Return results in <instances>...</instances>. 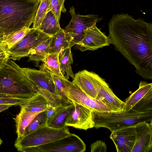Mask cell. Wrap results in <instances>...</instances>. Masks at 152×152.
<instances>
[{
    "instance_id": "obj_1",
    "label": "cell",
    "mask_w": 152,
    "mask_h": 152,
    "mask_svg": "<svg viewBox=\"0 0 152 152\" xmlns=\"http://www.w3.org/2000/svg\"><path fill=\"white\" fill-rule=\"evenodd\" d=\"M111 44L146 79H152V24L127 14L113 15L108 24Z\"/></svg>"
},
{
    "instance_id": "obj_2",
    "label": "cell",
    "mask_w": 152,
    "mask_h": 152,
    "mask_svg": "<svg viewBox=\"0 0 152 152\" xmlns=\"http://www.w3.org/2000/svg\"><path fill=\"white\" fill-rule=\"evenodd\" d=\"M94 127H104L111 132L134 126L143 122L152 121V105L146 99L143 98L129 111L100 112L93 110Z\"/></svg>"
},
{
    "instance_id": "obj_3",
    "label": "cell",
    "mask_w": 152,
    "mask_h": 152,
    "mask_svg": "<svg viewBox=\"0 0 152 152\" xmlns=\"http://www.w3.org/2000/svg\"><path fill=\"white\" fill-rule=\"evenodd\" d=\"M40 0H0V36L33 23Z\"/></svg>"
},
{
    "instance_id": "obj_4",
    "label": "cell",
    "mask_w": 152,
    "mask_h": 152,
    "mask_svg": "<svg viewBox=\"0 0 152 152\" xmlns=\"http://www.w3.org/2000/svg\"><path fill=\"white\" fill-rule=\"evenodd\" d=\"M37 87L28 79L22 68L9 57L0 64V93L29 99L38 93Z\"/></svg>"
},
{
    "instance_id": "obj_5",
    "label": "cell",
    "mask_w": 152,
    "mask_h": 152,
    "mask_svg": "<svg viewBox=\"0 0 152 152\" xmlns=\"http://www.w3.org/2000/svg\"><path fill=\"white\" fill-rule=\"evenodd\" d=\"M70 134L67 126L56 129L46 124L20 140H15L14 146L20 152L22 149L49 143Z\"/></svg>"
},
{
    "instance_id": "obj_6",
    "label": "cell",
    "mask_w": 152,
    "mask_h": 152,
    "mask_svg": "<svg viewBox=\"0 0 152 152\" xmlns=\"http://www.w3.org/2000/svg\"><path fill=\"white\" fill-rule=\"evenodd\" d=\"M86 145L82 140L74 134L53 141L37 146L21 150L22 152H83Z\"/></svg>"
},
{
    "instance_id": "obj_7",
    "label": "cell",
    "mask_w": 152,
    "mask_h": 152,
    "mask_svg": "<svg viewBox=\"0 0 152 152\" xmlns=\"http://www.w3.org/2000/svg\"><path fill=\"white\" fill-rule=\"evenodd\" d=\"M51 36L38 28H31L20 40L9 48H7L9 58L13 60H19L28 56L30 52Z\"/></svg>"
},
{
    "instance_id": "obj_8",
    "label": "cell",
    "mask_w": 152,
    "mask_h": 152,
    "mask_svg": "<svg viewBox=\"0 0 152 152\" xmlns=\"http://www.w3.org/2000/svg\"><path fill=\"white\" fill-rule=\"evenodd\" d=\"M69 12L72 19L65 31L69 36L72 47L83 39L85 30L96 24L103 18H99L98 15L94 14L85 15H77L73 6L70 8Z\"/></svg>"
},
{
    "instance_id": "obj_9",
    "label": "cell",
    "mask_w": 152,
    "mask_h": 152,
    "mask_svg": "<svg viewBox=\"0 0 152 152\" xmlns=\"http://www.w3.org/2000/svg\"><path fill=\"white\" fill-rule=\"evenodd\" d=\"M65 82L66 95L72 102L98 112L119 111L108 104L89 96L73 82L66 79Z\"/></svg>"
},
{
    "instance_id": "obj_10",
    "label": "cell",
    "mask_w": 152,
    "mask_h": 152,
    "mask_svg": "<svg viewBox=\"0 0 152 152\" xmlns=\"http://www.w3.org/2000/svg\"><path fill=\"white\" fill-rule=\"evenodd\" d=\"M110 44L108 37L97 27L96 24H94L84 30L83 38L76 45L78 49L84 51H93Z\"/></svg>"
},
{
    "instance_id": "obj_11",
    "label": "cell",
    "mask_w": 152,
    "mask_h": 152,
    "mask_svg": "<svg viewBox=\"0 0 152 152\" xmlns=\"http://www.w3.org/2000/svg\"><path fill=\"white\" fill-rule=\"evenodd\" d=\"M72 103L74 107L67 117L66 125L86 130L94 127L93 110L75 102Z\"/></svg>"
},
{
    "instance_id": "obj_12",
    "label": "cell",
    "mask_w": 152,
    "mask_h": 152,
    "mask_svg": "<svg viewBox=\"0 0 152 152\" xmlns=\"http://www.w3.org/2000/svg\"><path fill=\"white\" fill-rule=\"evenodd\" d=\"M90 73L98 94L97 99L111 105L119 111H123L124 102L115 94L104 79L95 73L92 72Z\"/></svg>"
},
{
    "instance_id": "obj_13",
    "label": "cell",
    "mask_w": 152,
    "mask_h": 152,
    "mask_svg": "<svg viewBox=\"0 0 152 152\" xmlns=\"http://www.w3.org/2000/svg\"><path fill=\"white\" fill-rule=\"evenodd\" d=\"M22 68L28 79L37 87L59 97L52 76L46 70L42 64L40 66L39 70L28 68Z\"/></svg>"
},
{
    "instance_id": "obj_14",
    "label": "cell",
    "mask_w": 152,
    "mask_h": 152,
    "mask_svg": "<svg viewBox=\"0 0 152 152\" xmlns=\"http://www.w3.org/2000/svg\"><path fill=\"white\" fill-rule=\"evenodd\" d=\"M134 126L136 137L132 152H152V121L140 123Z\"/></svg>"
},
{
    "instance_id": "obj_15",
    "label": "cell",
    "mask_w": 152,
    "mask_h": 152,
    "mask_svg": "<svg viewBox=\"0 0 152 152\" xmlns=\"http://www.w3.org/2000/svg\"><path fill=\"white\" fill-rule=\"evenodd\" d=\"M134 126L111 132L110 137L113 141L117 152H132L136 137Z\"/></svg>"
},
{
    "instance_id": "obj_16",
    "label": "cell",
    "mask_w": 152,
    "mask_h": 152,
    "mask_svg": "<svg viewBox=\"0 0 152 152\" xmlns=\"http://www.w3.org/2000/svg\"><path fill=\"white\" fill-rule=\"evenodd\" d=\"M72 82L89 96L97 99L98 94L94 86L90 72L86 70L75 74Z\"/></svg>"
},
{
    "instance_id": "obj_17",
    "label": "cell",
    "mask_w": 152,
    "mask_h": 152,
    "mask_svg": "<svg viewBox=\"0 0 152 152\" xmlns=\"http://www.w3.org/2000/svg\"><path fill=\"white\" fill-rule=\"evenodd\" d=\"M152 93V83L141 81L138 88L125 100L123 111L127 112L138 102Z\"/></svg>"
},
{
    "instance_id": "obj_18",
    "label": "cell",
    "mask_w": 152,
    "mask_h": 152,
    "mask_svg": "<svg viewBox=\"0 0 152 152\" xmlns=\"http://www.w3.org/2000/svg\"><path fill=\"white\" fill-rule=\"evenodd\" d=\"M69 47L71 48L69 36L65 30L61 28L56 33L51 37L48 47L49 54L60 53Z\"/></svg>"
},
{
    "instance_id": "obj_19",
    "label": "cell",
    "mask_w": 152,
    "mask_h": 152,
    "mask_svg": "<svg viewBox=\"0 0 152 152\" xmlns=\"http://www.w3.org/2000/svg\"><path fill=\"white\" fill-rule=\"evenodd\" d=\"M39 113L27 111L20 109V112L14 118L17 134L16 140H19L22 137L26 128L35 117Z\"/></svg>"
},
{
    "instance_id": "obj_20",
    "label": "cell",
    "mask_w": 152,
    "mask_h": 152,
    "mask_svg": "<svg viewBox=\"0 0 152 152\" xmlns=\"http://www.w3.org/2000/svg\"><path fill=\"white\" fill-rule=\"evenodd\" d=\"M49 105L44 97L38 93L20 106V109L27 111L40 113L45 110Z\"/></svg>"
},
{
    "instance_id": "obj_21",
    "label": "cell",
    "mask_w": 152,
    "mask_h": 152,
    "mask_svg": "<svg viewBox=\"0 0 152 152\" xmlns=\"http://www.w3.org/2000/svg\"><path fill=\"white\" fill-rule=\"evenodd\" d=\"M71 48L69 47L61 51L58 56L60 69L62 74L68 80L69 77L73 79L74 74L72 69L71 64L73 62Z\"/></svg>"
},
{
    "instance_id": "obj_22",
    "label": "cell",
    "mask_w": 152,
    "mask_h": 152,
    "mask_svg": "<svg viewBox=\"0 0 152 152\" xmlns=\"http://www.w3.org/2000/svg\"><path fill=\"white\" fill-rule=\"evenodd\" d=\"M60 28L59 22L57 20L54 14L50 10L47 13L38 29L52 36L56 33Z\"/></svg>"
},
{
    "instance_id": "obj_23",
    "label": "cell",
    "mask_w": 152,
    "mask_h": 152,
    "mask_svg": "<svg viewBox=\"0 0 152 152\" xmlns=\"http://www.w3.org/2000/svg\"><path fill=\"white\" fill-rule=\"evenodd\" d=\"M46 70L50 74L54 81L58 95L64 105H66L72 103V101L67 97L66 92V86L65 80L66 79L63 78L53 74L42 64Z\"/></svg>"
},
{
    "instance_id": "obj_24",
    "label": "cell",
    "mask_w": 152,
    "mask_h": 152,
    "mask_svg": "<svg viewBox=\"0 0 152 152\" xmlns=\"http://www.w3.org/2000/svg\"><path fill=\"white\" fill-rule=\"evenodd\" d=\"M74 106L73 103L66 105H64L56 114L49 126L56 129H61L66 126V121L67 117L73 109Z\"/></svg>"
},
{
    "instance_id": "obj_25",
    "label": "cell",
    "mask_w": 152,
    "mask_h": 152,
    "mask_svg": "<svg viewBox=\"0 0 152 152\" xmlns=\"http://www.w3.org/2000/svg\"><path fill=\"white\" fill-rule=\"evenodd\" d=\"M51 37L41 43L30 52L28 56L29 61H43L49 54L48 47Z\"/></svg>"
},
{
    "instance_id": "obj_26",
    "label": "cell",
    "mask_w": 152,
    "mask_h": 152,
    "mask_svg": "<svg viewBox=\"0 0 152 152\" xmlns=\"http://www.w3.org/2000/svg\"><path fill=\"white\" fill-rule=\"evenodd\" d=\"M31 28H24L3 35L2 43L7 48H9L22 39L31 30Z\"/></svg>"
},
{
    "instance_id": "obj_27",
    "label": "cell",
    "mask_w": 152,
    "mask_h": 152,
    "mask_svg": "<svg viewBox=\"0 0 152 152\" xmlns=\"http://www.w3.org/2000/svg\"><path fill=\"white\" fill-rule=\"evenodd\" d=\"M60 53L49 54L43 61L45 67L53 74L66 79L61 73L59 66L58 56Z\"/></svg>"
},
{
    "instance_id": "obj_28",
    "label": "cell",
    "mask_w": 152,
    "mask_h": 152,
    "mask_svg": "<svg viewBox=\"0 0 152 152\" xmlns=\"http://www.w3.org/2000/svg\"><path fill=\"white\" fill-rule=\"evenodd\" d=\"M51 0L40 1L34 19L32 28H38L47 13L50 10V5Z\"/></svg>"
},
{
    "instance_id": "obj_29",
    "label": "cell",
    "mask_w": 152,
    "mask_h": 152,
    "mask_svg": "<svg viewBox=\"0 0 152 152\" xmlns=\"http://www.w3.org/2000/svg\"><path fill=\"white\" fill-rule=\"evenodd\" d=\"M46 124V113L45 110L38 113L33 119L25 129L22 138Z\"/></svg>"
},
{
    "instance_id": "obj_30",
    "label": "cell",
    "mask_w": 152,
    "mask_h": 152,
    "mask_svg": "<svg viewBox=\"0 0 152 152\" xmlns=\"http://www.w3.org/2000/svg\"><path fill=\"white\" fill-rule=\"evenodd\" d=\"M65 0H51L50 9L54 14L57 20L59 22L61 14L63 11L64 3Z\"/></svg>"
},
{
    "instance_id": "obj_31",
    "label": "cell",
    "mask_w": 152,
    "mask_h": 152,
    "mask_svg": "<svg viewBox=\"0 0 152 152\" xmlns=\"http://www.w3.org/2000/svg\"><path fill=\"white\" fill-rule=\"evenodd\" d=\"M63 105L53 106L49 105L45 110L46 113V124L49 126L53 120L56 114Z\"/></svg>"
},
{
    "instance_id": "obj_32",
    "label": "cell",
    "mask_w": 152,
    "mask_h": 152,
    "mask_svg": "<svg viewBox=\"0 0 152 152\" xmlns=\"http://www.w3.org/2000/svg\"><path fill=\"white\" fill-rule=\"evenodd\" d=\"M28 100L15 97H3L0 98V105L9 104L13 105H20Z\"/></svg>"
},
{
    "instance_id": "obj_33",
    "label": "cell",
    "mask_w": 152,
    "mask_h": 152,
    "mask_svg": "<svg viewBox=\"0 0 152 152\" xmlns=\"http://www.w3.org/2000/svg\"><path fill=\"white\" fill-rule=\"evenodd\" d=\"M91 152H106L107 149L105 143L101 140H98L91 144Z\"/></svg>"
},
{
    "instance_id": "obj_34",
    "label": "cell",
    "mask_w": 152,
    "mask_h": 152,
    "mask_svg": "<svg viewBox=\"0 0 152 152\" xmlns=\"http://www.w3.org/2000/svg\"><path fill=\"white\" fill-rule=\"evenodd\" d=\"M2 36H0V59L3 60L9 57L6 46L2 43Z\"/></svg>"
},
{
    "instance_id": "obj_35",
    "label": "cell",
    "mask_w": 152,
    "mask_h": 152,
    "mask_svg": "<svg viewBox=\"0 0 152 152\" xmlns=\"http://www.w3.org/2000/svg\"><path fill=\"white\" fill-rule=\"evenodd\" d=\"M12 105L9 104L0 105V113L8 109Z\"/></svg>"
},
{
    "instance_id": "obj_36",
    "label": "cell",
    "mask_w": 152,
    "mask_h": 152,
    "mask_svg": "<svg viewBox=\"0 0 152 152\" xmlns=\"http://www.w3.org/2000/svg\"><path fill=\"white\" fill-rule=\"evenodd\" d=\"M3 97H13L12 96L5 94L0 93V98Z\"/></svg>"
},
{
    "instance_id": "obj_37",
    "label": "cell",
    "mask_w": 152,
    "mask_h": 152,
    "mask_svg": "<svg viewBox=\"0 0 152 152\" xmlns=\"http://www.w3.org/2000/svg\"><path fill=\"white\" fill-rule=\"evenodd\" d=\"M3 141L1 139V138H0V146L1 145V144L2 143Z\"/></svg>"
},
{
    "instance_id": "obj_38",
    "label": "cell",
    "mask_w": 152,
    "mask_h": 152,
    "mask_svg": "<svg viewBox=\"0 0 152 152\" xmlns=\"http://www.w3.org/2000/svg\"><path fill=\"white\" fill-rule=\"evenodd\" d=\"M2 60H1V59H0V64L1 63V61H2Z\"/></svg>"
},
{
    "instance_id": "obj_39",
    "label": "cell",
    "mask_w": 152,
    "mask_h": 152,
    "mask_svg": "<svg viewBox=\"0 0 152 152\" xmlns=\"http://www.w3.org/2000/svg\"><path fill=\"white\" fill-rule=\"evenodd\" d=\"M41 0V1H43V0Z\"/></svg>"
}]
</instances>
